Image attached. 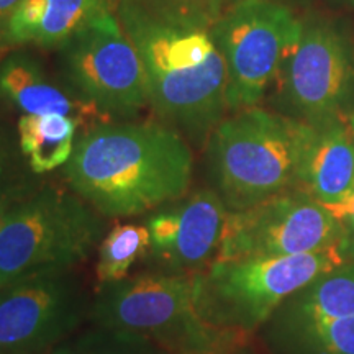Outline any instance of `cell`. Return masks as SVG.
<instances>
[{"label":"cell","mask_w":354,"mask_h":354,"mask_svg":"<svg viewBox=\"0 0 354 354\" xmlns=\"http://www.w3.org/2000/svg\"><path fill=\"white\" fill-rule=\"evenodd\" d=\"M344 263L343 246L277 258L216 259L192 277L194 304L203 322L250 339L287 299Z\"/></svg>","instance_id":"obj_5"},{"label":"cell","mask_w":354,"mask_h":354,"mask_svg":"<svg viewBox=\"0 0 354 354\" xmlns=\"http://www.w3.org/2000/svg\"><path fill=\"white\" fill-rule=\"evenodd\" d=\"M232 354H251V353H248L245 348H240V349H236V351H233Z\"/></svg>","instance_id":"obj_28"},{"label":"cell","mask_w":354,"mask_h":354,"mask_svg":"<svg viewBox=\"0 0 354 354\" xmlns=\"http://www.w3.org/2000/svg\"><path fill=\"white\" fill-rule=\"evenodd\" d=\"M17 50L0 59V104L24 115H68L81 122L82 130L112 122L59 77H51L37 56Z\"/></svg>","instance_id":"obj_13"},{"label":"cell","mask_w":354,"mask_h":354,"mask_svg":"<svg viewBox=\"0 0 354 354\" xmlns=\"http://www.w3.org/2000/svg\"><path fill=\"white\" fill-rule=\"evenodd\" d=\"M346 233L315 198L299 189L246 210L228 212L216 259L277 258L344 246Z\"/></svg>","instance_id":"obj_10"},{"label":"cell","mask_w":354,"mask_h":354,"mask_svg":"<svg viewBox=\"0 0 354 354\" xmlns=\"http://www.w3.org/2000/svg\"><path fill=\"white\" fill-rule=\"evenodd\" d=\"M344 317H354V261L317 277L287 299L263 328L266 335H276Z\"/></svg>","instance_id":"obj_16"},{"label":"cell","mask_w":354,"mask_h":354,"mask_svg":"<svg viewBox=\"0 0 354 354\" xmlns=\"http://www.w3.org/2000/svg\"><path fill=\"white\" fill-rule=\"evenodd\" d=\"M107 13H115L109 0H21L10 21L12 46L57 50Z\"/></svg>","instance_id":"obj_15"},{"label":"cell","mask_w":354,"mask_h":354,"mask_svg":"<svg viewBox=\"0 0 354 354\" xmlns=\"http://www.w3.org/2000/svg\"><path fill=\"white\" fill-rule=\"evenodd\" d=\"M109 2H110V6H112V7L115 8V12H117L118 6H120V3L123 2V0H109Z\"/></svg>","instance_id":"obj_26"},{"label":"cell","mask_w":354,"mask_h":354,"mask_svg":"<svg viewBox=\"0 0 354 354\" xmlns=\"http://www.w3.org/2000/svg\"><path fill=\"white\" fill-rule=\"evenodd\" d=\"M308 123L250 107L223 118L207 141L212 189L230 212L297 187Z\"/></svg>","instance_id":"obj_4"},{"label":"cell","mask_w":354,"mask_h":354,"mask_svg":"<svg viewBox=\"0 0 354 354\" xmlns=\"http://www.w3.org/2000/svg\"><path fill=\"white\" fill-rule=\"evenodd\" d=\"M325 207L331 212V215L338 220V223L343 227L346 236L354 234V190L346 198H343L342 202L331 203V205Z\"/></svg>","instance_id":"obj_23"},{"label":"cell","mask_w":354,"mask_h":354,"mask_svg":"<svg viewBox=\"0 0 354 354\" xmlns=\"http://www.w3.org/2000/svg\"><path fill=\"white\" fill-rule=\"evenodd\" d=\"M304 24L272 0H236L210 28L227 68L228 110L256 107L297 46Z\"/></svg>","instance_id":"obj_7"},{"label":"cell","mask_w":354,"mask_h":354,"mask_svg":"<svg viewBox=\"0 0 354 354\" xmlns=\"http://www.w3.org/2000/svg\"><path fill=\"white\" fill-rule=\"evenodd\" d=\"M149 248V233L145 225L117 223L105 233L97 250V286L112 284L131 276V269L143 263Z\"/></svg>","instance_id":"obj_18"},{"label":"cell","mask_w":354,"mask_h":354,"mask_svg":"<svg viewBox=\"0 0 354 354\" xmlns=\"http://www.w3.org/2000/svg\"><path fill=\"white\" fill-rule=\"evenodd\" d=\"M94 290L82 269L0 286V354H51L88 323Z\"/></svg>","instance_id":"obj_9"},{"label":"cell","mask_w":354,"mask_h":354,"mask_svg":"<svg viewBox=\"0 0 354 354\" xmlns=\"http://www.w3.org/2000/svg\"><path fill=\"white\" fill-rule=\"evenodd\" d=\"M66 354H169L143 335L88 323L64 343Z\"/></svg>","instance_id":"obj_20"},{"label":"cell","mask_w":354,"mask_h":354,"mask_svg":"<svg viewBox=\"0 0 354 354\" xmlns=\"http://www.w3.org/2000/svg\"><path fill=\"white\" fill-rule=\"evenodd\" d=\"M88 323L143 335L169 354H232L248 342L202 320L192 279L153 272L95 286Z\"/></svg>","instance_id":"obj_6"},{"label":"cell","mask_w":354,"mask_h":354,"mask_svg":"<svg viewBox=\"0 0 354 354\" xmlns=\"http://www.w3.org/2000/svg\"><path fill=\"white\" fill-rule=\"evenodd\" d=\"M343 254L344 258H346V261H354V234L346 236V240H344Z\"/></svg>","instance_id":"obj_25"},{"label":"cell","mask_w":354,"mask_h":354,"mask_svg":"<svg viewBox=\"0 0 354 354\" xmlns=\"http://www.w3.org/2000/svg\"><path fill=\"white\" fill-rule=\"evenodd\" d=\"M81 122L68 115H21L17 122L19 148L33 176L68 165Z\"/></svg>","instance_id":"obj_17"},{"label":"cell","mask_w":354,"mask_h":354,"mask_svg":"<svg viewBox=\"0 0 354 354\" xmlns=\"http://www.w3.org/2000/svg\"><path fill=\"white\" fill-rule=\"evenodd\" d=\"M349 123H351V130H353V133H354V113L351 115V120H349Z\"/></svg>","instance_id":"obj_29"},{"label":"cell","mask_w":354,"mask_h":354,"mask_svg":"<svg viewBox=\"0 0 354 354\" xmlns=\"http://www.w3.org/2000/svg\"><path fill=\"white\" fill-rule=\"evenodd\" d=\"M115 13L138 51L159 122L202 148L228 110L227 68L210 32L158 19L135 0Z\"/></svg>","instance_id":"obj_2"},{"label":"cell","mask_w":354,"mask_h":354,"mask_svg":"<svg viewBox=\"0 0 354 354\" xmlns=\"http://www.w3.org/2000/svg\"><path fill=\"white\" fill-rule=\"evenodd\" d=\"M192 146L161 122H105L82 130L66 184L105 218H130L190 192Z\"/></svg>","instance_id":"obj_1"},{"label":"cell","mask_w":354,"mask_h":354,"mask_svg":"<svg viewBox=\"0 0 354 354\" xmlns=\"http://www.w3.org/2000/svg\"><path fill=\"white\" fill-rule=\"evenodd\" d=\"M51 354H66V348H64V344H63V346H59V348H57L56 351H53Z\"/></svg>","instance_id":"obj_27"},{"label":"cell","mask_w":354,"mask_h":354,"mask_svg":"<svg viewBox=\"0 0 354 354\" xmlns=\"http://www.w3.org/2000/svg\"><path fill=\"white\" fill-rule=\"evenodd\" d=\"M323 205L342 202L354 190V140L338 117L308 123L297 187Z\"/></svg>","instance_id":"obj_14"},{"label":"cell","mask_w":354,"mask_h":354,"mask_svg":"<svg viewBox=\"0 0 354 354\" xmlns=\"http://www.w3.org/2000/svg\"><path fill=\"white\" fill-rule=\"evenodd\" d=\"M346 2H348L351 7H354V0H346Z\"/></svg>","instance_id":"obj_30"},{"label":"cell","mask_w":354,"mask_h":354,"mask_svg":"<svg viewBox=\"0 0 354 354\" xmlns=\"http://www.w3.org/2000/svg\"><path fill=\"white\" fill-rule=\"evenodd\" d=\"M107 220L68 184L33 187L0 212V286L81 269L109 232Z\"/></svg>","instance_id":"obj_3"},{"label":"cell","mask_w":354,"mask_h":354,"mask_svg":"<svg viewBox=\"0 0 354 354\" xmlns=\"http://www.w3.org/2000/svg\"><path fill=\"white\" fill-rule=\"evenodd\" d=\"M277 79L287 107L300 115L302 122L335 118L354 81L348 43L331 25L307 21Z\"/></svg>","instance_id":"obj_12"},{"label":"cell","mask_w":354,"mask_h":354,"mask_svg":"<svg viewBox=\"0 0 354 354\" xmlns=\"http://www.w3.org/2000/svg\"><path fill=\"white\" fill-rule=\"evenodd\" d=\"M266 338L284 354H354V317L313 323Z\"/></svg>","instance_id":"obj_19"},{"label":"cell","mask_w":354,"mask_h":354,"mask_svg":"<svg viewBox=\"0 0 354 354\" xmlns=\"http://www.w3.org/2000/svg\"><path fill=\"white\" fill-rule=\"evenodd\" d=\"M145 10L171 24L209 30L223 13V0H135Z\"/></svg>","instance_id":"obj_21"},{"label":"cell","mask_w":354,"mask_h":354,"mask_svg":"<svg viewBox=\"0 0 354 354\" xmlns=\"http://www.w3.org/2000/svg\"><path fill=\"white\" fill-rule=\"evenodd\" d=\"M228 212L212 187L192 190L149 212L145 272L192 279L209 268L218 258Z\"/></svg>","instance_id":"obj_11"},{"label":"cell","mask_w":354,"mask_h":354,"mask_svg":"<svg viewBox=\"0 0 354 354\" xmlns=\"http://www.w3.org/2000/svg\"><path fill=\"white\" fill-rule=\"evenodd\" d=\"M13 165V149L6 138V133L0 128V180L6 176H10Z\"/></svg>","instance_id":"obj_24"},{"label":"cell","mask_w":354,"mask_h":354,"mask_svg":"<svg viewBox=\"0 0 354 354\" xmlns=\"http://www.w3.org/2000/svg\"><path fill=\"white\" fill-rule=\"evenodd\" d=\"M59 79L109 120L135 118L149 105L138 51L117 13H107L56 50Z\"/></svg>","instance_id":"obj_8"},{"label":"cell","mask_w":354,"mask_h":354,"mask_svg":"<svg viewBox=\"0 0 354 354\" xmlns=\"http://www.w3.org/2000/svg\"><path fill=\"white\" fill-rule=\"evenodd\" d=\"M21 0H0V59L13 51L10 41V21Z\"/></svg>","instance_id":"obj_22"}]
</instances>
